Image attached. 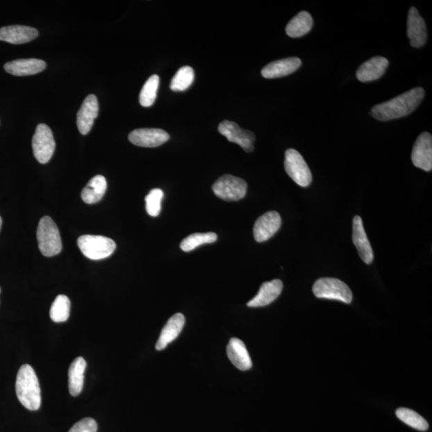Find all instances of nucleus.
I'll return each instance as SVG.
<instances>
[{"label": "nucleus", "instance_id": "22", "mask_svg": "<svg viewBox=\"0 0 432 432\" xmlns=\"http://www.w3.org/2000/svg\"><path fill=\"white\" fill-rule=\"evenodd\" d=\"M46 66L44 60L38 59L17 60L7 63L4 69L10 75L27 76L43 72Z\"/></svg>", "mask_w": 432, "mask_h": 432}, {"label": "nucleus", "instance_id": "9", "mask_svg": "<svg viewBox=\"0 0 432 432\" xmlns=\"http://www.w3.org/2000/svg\"><path fill=\"white\" fill-rule=\"evenodd\" d=\"M218 130L229 141L240 145L246 152L254 150L256 135L251 131L242 129L238 124L229 120L220 123Z\"/></svg>", "mask_w": 432, "mask_h": 432}, {"label": "nucleus", "instance_id": "16", "mask_svg": "<svg viewBox=\"0 0 432 432\" xmlns=\"http://www.w3.org/2000/svg\"><path fill=\"white\" fill-rule=\"evenodd\" d=\"M38 35V31L28 26L13 25L0 28V40L13 44H27Z\"/></svg>", "mask_w": 432, "mask_h": 432}, {"label": "nucleus", "instance_id": "5", "mask_svg": "<svg viewBox=\"0 0 432 432\" xmlns=\"http://www.w3.org/2000/svg\"><path fill=\"white\" fill-rule=\"evenodd\" d=\"M315 296L319 299L338 300L345 304L352 302V292L347 284L338 279H319L313 286Z\"/></svg>", "mask_w": 432, "mask_h": 432}, {"label": "nucleus", "instance_id": "6", "mask_svg": "<svg viewBox=\"0 0 432 432\" xmlns=\"http://www.w3.org/2000/svg\"><path fill=\"white\" fill-rule=\"evenodd\" d=\"M213 190L215 196L224 201H239L246 196L247 183L243 178L224 175L215 181Z\"/></svg>", "mask_w": 432, "mask_h": 432}, {"label": "nucleus", "instance_id": "34", "mask_svg": "<svg viewBox=\"0 0 432 432\" xmlns=\"http://www.w3.org/2000/svg\"><path fill=\"white\" fill-rule=\"evenodd\" d=\"M0 293H1V288H0Z\"/></svg>", "mask_w": 432, "mask_h": 432}, {"label": "nucleus", "instance_id": "12", "mask_svg": "<svg viewBox=\"0 0 432 432\" xmlns=\"http://www.w3.org/2000/svg\"><path fill=\"white\" fill-rule=\"evenodd\" d=\"M128 139L135 146L156 147L166 143L170 135L159 128H141L131 131Z\"/></svg>", "mask_w": 432, "mask_h": 432}, {"label": "nucleus", "instance_id": "8", "mask_svg": "<svg viewBox=\"0 0 432 432\" xmlns=\"http://www.w3.org/2000/svg\"><path fill=\"white\" fill-rule=\"evenodd\" d=\"M33 149L35 159L42 165L50 161L55 152L56 142L49 126L44 124L37 126L33 139Z\"/></svg>", "mask_w": 432, "mask_h": 432}, {"label": "nucleus", "instance_id": "32", "mask_svg": "<svg viewBox=\"0 0 432 432\" xmlns=\"http://www.w3.org/2000/svg\"><path fill=\"white\" fill-rule=\"evenodd\" d=\"M97 421L92 418H84L78 421L68 432H97Z\"/></svg>", "mask_w": 432, "mask_h": 432}, {"label": "nucleus", "instance_id": "3", "mask_svg": "<svg viewBox=\"0 0 432 432\" xmlns=\"http://www.w3.org/2000/svg\"><path fill=\"white\" fill-rule=\"evenodd\" d=\"M36 236L42 254L46 257L60 254L63 247L60 231L49 216H44L40 219Z\"/></svg>", "mask_w": 432, "mask_h": 432}, {"label": "nucleus", "instance_id": "23", "mask_svg": "<svg viewBox=\"0 0 432 432\" xmlns=\"http://www.w3.org/2000/svg\"><path fill=\"white\" fill-rule=\"evenodd\" d=\"M86 367L87 363L83 357H77L72 363L68 370V388L72 397H78L82 392Z\"/></svg>", "mask_w": 432, "mask_h": 432}, {"label": "nucleus", "instance_id": "19", "mask_svg": "<svg viewBox=\"0 0 432 432\" xmlns=\"http://www.w3.org/2000/svg\"><path fill=\"white\" fill-rule=\"evenodd\" d=\"M283 290V283L279 279H274L270 282L263 283L259 292L249 303L250 308L265 307L279 297Z\"/></svg>", "mask_w": 432, "mask_h": 432}, {"label": "nucleus", "instance_id": "13", "mask_svg": "<svg viewBox=\"0 0 432 432\" xmlns=\"http://www.w3.org/2000/svg\"><path fill=\"white\" fill-rule=\"evenodd\" d=\"M408 37L410 45L415 49L424 46L428 40V31L424 20L418 10L413 7L410 8L408 13Z\"/></svg>", "mask_w": 432, "mask_h": 432}, {"label": "nucleus", "instance_id": "27", "mask_svg": "<svg viewBox=\"0 0 432 432\" xmlns=\"http://www.w3.org/2000/svg\"><path fill=\"white\" fill-rule=\"evenodd\" d=\"M397 415L402 422L416 430L424 431L429 429L428 421L412 409L399 408L397 410Z\"/></svg>", "mask_w": 432, "mask_h": 432}, {"label": "nucleus", "instance_id": "17", "mask_svg": "<svg viewBox=\"0 0 432 432\" xmlns=\"http://www.w3.org/2000/svg\"><path fill=\"white\" fill-rule=\"evenodd\" d=\"M389 65L386 58L376 56L367 60L359 67L356 72L358 80L363 83L372 82L379 80L385 73Z\"/></svg>", "mask_w": 432, "mask_h": 432}, {"label": "nucleus", "instance_id": "10", "mask_svg": "<svg viewBox=\"0 0 432 432\" xmlns=\"http://www.w3.org/2000/svg\"><path fill=\"white\" fill-rule=\"evenodd\" d=\"M413 165L425 172L432 169V136L429 133L421 134L416 140L412 153Z\"/></svg>", "mask_w": 432, "mask_h": 432}, {"label": "nucleus", "instance_id": "1", "mask_svg": "<svg viewBox=\"0 0 432 432\" xmlns=\"http://www.w3.org/2000/svg\"><path fill=\"white\" fill-rule=\"evenodd\" d=\"M422 88H415L400 96L376 105L371 115L379 121H389L407 117L418 108L424 97Z\"/></svg>", "mask_w": 432, "mask_h": 432}, {"label": "nucleus", "instance_id": "2", "mask_svg": "<svg viewBox=\"0 0 432 432\" xmlns=\"http://www.w3.org/2000/svg\"><path fill=\"white\" fill-rule=\"evenodd\" d=\"M15 392L24 408L30 410H39L41 405V391L38 377L29 365L21 366L15 382Z\"/></svg>", "mask_w": 432, "mask_h": 432}, {"label": "nucleus", "instance_id": "14", "mask_svg": "<svg viewBox=\"0 0 432 432\" xmlns=\"http://www.w3.org/2000/svg\"><path fill=\"white\" fill-rule=\"evenodd\" d=\"M352 240L362 260L366 265H371L374 260L373 250L359 215H356L353 219Z\"/></svg>", "mask_w": 432, "mask_h": 432}, {"label": "nucleus", "instance_id": "24", "mask_svg": "<svg viewBox=\"0 0 432 432\" xmlns=\"http://www.w3.org/2000/svg\"><path fill=\"white\" fill-rule=\"evenodd\" d=\"M108 183L104 176H94L83 189L82 199L88 204L97 203L102 199L104 194L106 193Z\"/></svg>", "mask_w": 432, "mask_h": 432}, {"label": "nucleus", "instance_id": "33", "mask_svg": "<svg viewBox=\"0 0 432 432\" xmlns=\"http://www.w3.org/2000/svg\"><path fill=\"white\" fill-rule=\"evenodd\" d=\"M2 223V218L0 217V230H1Z\"/></svg>", "mask_w": 432, "mask_h": 432}, {"label": "nucleus", "instance_id": "21", "mask_svg": "<svg viewBox=\"0 0 432 432\" xmlns=\"http://www.w3.org/2000/svg\"><path fill=\"white\" fill-rule=\"evenodd\" d=\"M226 353L233 365L240 371L251 369L252 362L244 342L238 338H233L229 341Z\"/></svg>", "mask_w": 432, "mask_h": 432}, {"label": "nucleus", "instance_id": "4", "mask_svg": "<svg viewBox=\"0 0 432 432\" xmlns=\"http://www.w3.org/2000/svg\"><path fill=\"white\" fill-rule=\"evenodd\" d=\"M77 243L83 254L92 260L106 259L117 249L114 240L101 235H82Z\"/></svg>", "mask_w": 432, "mask_h": 432}, {"label": "nucleus", "instance_id": "26", "mask_svg": "<svg viewBox=\"0 0 432 432\" xmlns=\"http://www.w3.org/2000/svg\"><path fill=\"white\" fill-rule=\"evenodd\" d=\"M71 302L65 294L58 296L50 310V317L56 323L66 322L69 318Z\"/></svg>", "mask_w": 432, "mask_h": 432}, {"label": "nucleus", "instance_id": "11", "mask_svg": "<svg viewBox=\"0 0 432 432\" xmlns=\"http://www.w3.org/2000/svg\"><path fill=\"white\" fill-rule=\"evenodd\" d=\"M281 216L275 210L263 214L256 220L253 229L255 240L258 243L269 240L281 229Z\"/></svg>", "mask_w": 432, "mask_h": 432}, {"label": "nucleus", "instance_id": "15", "mask_svg": "<svg viewBox=\"0 0 432 432\" xmlns=\"http://www.w3.org/2000/svg\"><path fill=\"white\" fill-rule=\"evenodd\" d=\"M99 115L98 99L94 94H89L82 104L77 114V126L82 135H87L91 131L94 119Z\"/></svg>", "mask_w": 432, "mask_h": 432}, {"label": "nucleus", "instance_id": "18", "mask_svg": "<svg viewBox=\"0 0 432 432\" xmlns=\"http://www.w3.org/2000/svg\"><path fill=\"white\" fill-rule=\"evenodd\" d=\"M302 65L301 60L297 57L273 61L263 68L261 74L266 78H277L291 75Z\"/></svg>", "mask_w": 432, "mask_h": 432}, {"label": "nucleus", "instance_id": "30", "mask_svg": "<svg viewBox=\"0 0 432 432\" xmlns=\"http://www.w3.org/2000/svg\"><path fill=\"white\" fill-rule=\"evenodd\" d=\"M217 239L214 233L192 234L181 242V249L185 252L192 251L199 246L215 243Z\"/></svg>", "mask_w": 432, "mask_h": 432}, {"label": "nucleus", "instance_id": "25", "mask_svg": "<svg viewBox=\"0 0 432 432\" xmlns=\"http://www.w3.org/2000/svg\"><path fill=\"white\" fill-rule=\"evenodd\" d=\"M313 27L312 15L304 10L290 21L286 27V33L292 38H299L308 34Z\"/></svg>", "mask_w": 432, "mask_h": 432}, {"label": "nucleus", "instance_id": "29", "mask_svg": "<svg viewBox=\"0 0 432 432\" xmlns=\"http://www.w3.org/2000/svg\"><path fill=\"white\" fill-rule=\"evenodd\" d=\"M194 78V72L191 67L184 66L173 77L170 88L173 92H183L192 85Z\"/></svg>", "mask_w": 432, "mask_h": 432}, {"label": "nucleus", "instance_id": "7", "mask_svg": "<svg viewBox=\"0 0 432 432\" xmlns=\"http://www.w3.org/2000/svg\"><path fill=\"white\" fill-rule=\"evenodd\" d=\"M284 167L288 175L299 186L307 188L313 181L312 172L299 152L294 149H288L285 152Z\"/></svg>", "mask_w": 432, "mask_h": 432}, {"label": "nucleus", "instance_id": "31", "mask_svg": "<svg viewBox=\"0 0 432 432\" xmlns=\"http://www.w3.org/2000/svg\"><path fill=\"white\" fill-rule=\"evenodd\" d=\"M163 192L161 189H152L145 198L146 210L149 215L156 217L161 212Z\"/></svg>", "mask_w": 432, "mask_h": 432}, {"label": "nucleus", "instance_id": "20", "mask_svg": "<svg viewBox=\"0 0 432 432\" xmlns=\"http://www.w3.org/2000/svg\"><path fill=\"white\" fill-rule=\"evenodd\" d=\"M184 324H185V317L181 313L174 315L167 321V323L163 329L159 340L156 342V349L158 351L165 349L168 344L175 340L178 335L181 334Z\"/></svg>", "mask_w": 432, "mask_h": 432}, {"label": "nucleus", "instance_id": "28", "mask_svg": "<svg viewBox=\"0 0 432 432\" xmlns=\"http://www.w3.org/2000/svg\"><path fill=\"white\" fill-rule=\"evenodd\" d=\"M159 85V76H151L149 80L147 81L140 94V103L141 106L149 108L153 105L156 101Z\"/></svg>", "mask_w": 432, "mask_h": 432}]
</instances>
